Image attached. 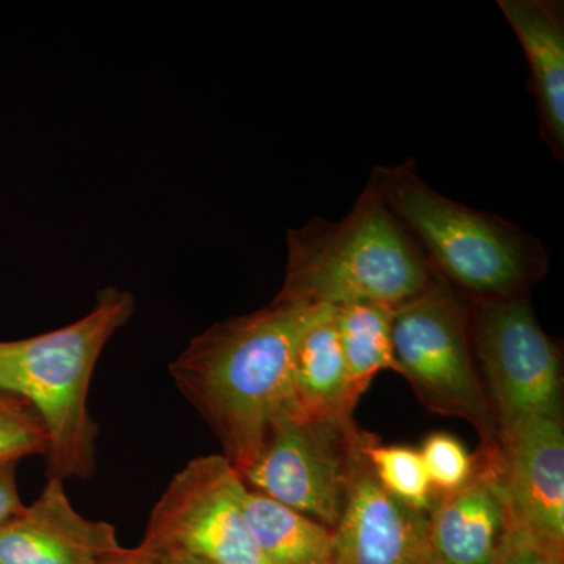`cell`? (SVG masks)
Listing matches in <instances>:
<instances>
[{
  "label": "cell",
  "mask_w": 564,
  "mask_h": 564,
  "mask_svg": "<svg viewBox=\"0 0 564 564\" xmlns=\"http://www.w3.org/2000/svg\"><path fill=\"white\" fill-rule=\"evenodd\" d=\"M328 306L278 302L214 323L169 366L184 399L242 473L273 423L300 413L292 388L296 345Z\"/></svg>",
  "instance_id": "obj_1"
},
{
  "label": "cell",
  "mask_w": 564,
  "mask_h": 564,
  "mask_svg": "<svg viewBox=\"0 0 564 564\" xmlns=\"http://www.w3.org/2000/svg\"><path fill=\"white\" fill-rule=\"evenodd\" d=\"M432 263L367 184L339 221L313 218L288 232V267L278 302L399 307L436 280Z\"/></svg>",
  "instance_id": "obj_2"
},
{
  "label": "cell",
  "mask_w": 564,
  "mask_h": 564,
  "mask_svg": "<svg viewBox=\"0 0 564 564\" xmlns=\"http://www.w3.org/2000/svg\"><path fill=\"white\" fill-rule=\"evenodd\" d=\"M133 311L131 293L104 289L79 321L0 343V391L20 397L39 414L50 443V477L88 480L96 473L98 426L88 411L91 378L107 343Z\"/></svg>",
  "instance_id": "obj_3"
},
{
  "label": "cell",
  "mask_w": 564,
  "mask_h": 564,
  "mask_svg": "<svg viewBox=\"0 0 564 564\" xmlns=\"http://www.w3.org/2000/svg\"><path fill=\"white\" fill-rule=\"evenodd\" d=\"M369 185L421 240L434 272L474 300L521 295L547 273V252L534 237L445 198L421 180L413 161L375 169Z\"/></svg>",
  "instance_id": "obj_4"
},
{
  "label": "cell",
  "mask_w": 564,
  "mask_h": 564,
  "mask_svg": "<svg viewBox=\"0 0 564 564\" xmlns=\"http://www.w3.org/2000/svg\"><path fill=\"white\" fill-rule=\"evenodd\" d=\"M392 345L397 373L432 413L470 423L484 447L499 441L470 347V307L440 274L425 292L397 307Z\"/></svg>",
  "instance_id": "obj_5"
},
{
  "label": "cell",
  "mask_w": 564,
  "mask_h": 564,
  "mask_svg": "<svg viewBox=\"0 0 564 564\" xmlns=\"http://www.w3.org/2000/svg\"><path fill=\"white\" fill-rule=\"evenodd\" d=\"M470 333L499 433L529 417L562 421V352L525 293L474 300Z\"/></svg>",
  "instance_id": "obj_6"
},
{
  "label": "cell",
  "mask_w": 564,
  "mask_h": 564,
  "mask_svg": "<svg viewBox=\"0 0 564 564\" xmlns=\"http://www.w3.org/2000/svg\"><path fill=\"white\" fill-rule=\"evenodd\" d=\"M364 436L352 419L284 415L273 423L240 477L252 491L333 530L362 456Z\"/></svg>",
  "instance_id": "obj_7"
},
{
  "label": "cell",
  "mask_w": 564,
  "mask_h": 564,
  "mask_svg": "<svg viewBox=\"0 0 564 564\" xmlns=\"http://www.w3.org/2000/svg\"><path fill=\"white\" fill-rule=\"evenodd\" d=\"M247 488L225 456L192 459L152 508L140 547L155 556L185 552L223 564H270L248 530Z\"/></svg>",
  "instance_id": "obj_8"
},
{
  "label": "cell",
  "mask_w": 564,
  "mask_h": 564,
  "mask_svg": "<svg viewBox=\"0 0 564 564\" xmlns=\"http://www.w3.org/2000/svg\"><path fill=\"white\" fill-rule=\"evenodd\" d=\"M500 474L516 529L563 556L564 432L560 419L529 417L499 433Z\"/></svg>",
  "instance_id": "obj_9"
},
{
  "label": "cell",
  "mask_w": 564,
  "mask_h": 564,
  "mask_svg": "<svg viewBox=\"0 0 564 564\" xmlns=\"http://www.w3.org/2000/svg\"><path fill=\"white\" fill-rule=\"evenodd\" d=\"M469 484L429 511L432 564H497L516 524L500 474L499 441L477 452Z\"/></svg>",
  "instance_id": "obj_10"
},
{
  "label": "cell",
  "mask_w": 564,
  "mask_h": 564,
  "mask_svg": "<svg viewBox=\"0 0 564 564\" xmlns=\"http://www.w3.org/2000/svg\"><path fill=\"white\" fill-rule=\"evenodd\" d=\"M332 564H432L429 513L386 491L364 452L333 529Z\"/></svg>",
  "instance_id": "obj_11"
},
{
  "label": "cell",
  "mask_w": 564,
  "mask_h": 564,
  "mask_svg": "<svg viewBox=\"0 0 564 564\" xmlns=\"http://www.w3.org/2000/svg\"><path fill=\"white\" fill-rule=\"evenodd\" d=\"M63 484L50 477L39 499L0 527V564H98L124 547L113 525L73 507Z\"/></svg>",
  "instance_id": "obj_12"
},
{
  "label": "cell",
  "mask_w": 564,
  "mask_h": 564,
  "mask_svg": "<svg viewBox=\"0 0 564 564\" xmlns=\"http://www.w3.org/2000/svg\"><path fill=\"white\" fill-rule=\"evenodd\" d=\"M532 76L541 137L556 161L564 155V9L556 0H499Z\"/></svg>",
  "instance_id": "obj_13"
},
{
  "label": "cell",
  "mask_w": 564,
  "mask_h": 564,
  "mask_svg": "<svg viewBox=\"0 0 564 564\" xmlns=\"http://www.w3.org/2000/svg\"><path fill=\"white\" fill-rule=\"evenodd\" d=\"M292 388L300 414L348 421L352 403L347 367L336 325V307H329L304 332L296 345Z\"/></svg>",
  "instance_id": "obj_14"
},
{
  "label": "cell",
  "mask_w": 564,
  "mask_h": 564,
  "mask_svg": "<svg viewBox=\"0 0 564 564\" xmlns=\"http://www.w3.org/2000/svg\"><path fill=\"white\" fill-rule=\"evenodd\" d=\"M245 519L254 544L270 564H332L333 530L247 488Z\"/></svg>",
  "instance_id": "obj_15"
},
{
  "label": "cell",
  "mask_w": 564,
  "mask_h": 564,
  "mask_svg": "<svg viewBox=\"0 0 564 564\" xmlns=\"http://www.w3.org/2000/svg\"><path fill=\"white\" fill-rule=\"evenodd\" d=\"M395 307L356 303L336 307V325L347 367L348 392L358 403L373 378L383 370L397 372L392 323Z\"/></svg>",
  "instance_id": "obj_16"
},
{
  "label": "cell",
  "mask_w": 564,
  "mask_h": 564,
  "mask_svg": "<svg viewBox=\"0 0 564 564\" xmlns=\"http://www.w3.org/2000/svg\"><path fill=\"white\" fill-rule=\"evenodd\" d=\"M362 452L375 478L386 491L414 510L423 513L432 510L436 494L423 466L421 452L403 445L377 443L370 434L364 436Z\"/></svg>",
  "instance_id": "obj_17"
},
{
  "label": "cell",
  "mask_w": 564,
  "mask_h": 564,
  "mask_svg": "<svg viewBox=\"0 0 564 564\" xmlns=\"http://www.w3.org/2000/svg\"><path fill=\"white\" fill-rule=\"evenodd\" d=\"M46 430L35 410L13 393L0 391V464L47 455Z\"/></svg>",
  "instance_id": "obj_18"
},
{
  "label": "cell",
  "mask_w": 564,
  "mask_h": 564,
  "mask_svg": "<svg viewBox=\"0 0 564 564\" xmlns=\"http://www.w3.org/2000/svg\"><path fill=\"white\" fill-rule=\"evenodd\" d=\"M419 452L436 497L458 491L474 477L477 455H470L451 434L433 433Z\"/></svg>",
  "instance_id": "obj_19"
},
{
  "label": "cell",
  "mask_w": 564,
  "mask_h": 564,
  "mask_svg": "<svg viewBox=\"0 0 564 564\" xmlns=\"http://www.w3.org/2000/svg\"><path fill=\"white\" fill-rule=\"evenodd\" d=\"M497 564H563V556L549 551L522 530L514 529Z\"/></svg>",
  "instance_id": "obj_20"
},
{
  "label": "cell",
  "mask_w": 564,
  "mask_h": 564,
  "mask_svg": "<svg viewBox=\"0 0 564 564\" xmlns=\"http://www.w3.org/2000/svg\"><path fill=\"white\" fill-rule=\"evenodd\" d=\"M24 508L17 485V463L0 464V527Z\"/></svg>",
  "instance_id": "obj_21"
},
{
  "label": "cell",
  "mask_w": 564,
  "mask_h": 564,
  "mask_svg": "<svg viewBox=\"0 0 564 564\" xmlns=\"http://www.w3.org/2000/svg\"><path fill=\"white\" fill-rule=\"evenodd\" d=\"M98 564H159V562L158 556L137 545V547L131 549L122 547L120 552L107 556Z\"/></svg>",
  "instance_id": "obj_22"
},
{
  "label": "cell",
  "mask_w": 564,
  "mask_h": 564,
  "mask_svg": "<svg viewBox=\"0 0 564 564\" xmlns=\"http://www.w3.org/2000/svg\"><path fill=\"white\" fill-rule=\"evenodd\" d=\"M159 564H223L204 556L185 554V552H169L158 556Z\"/></svg>",
  "instance_id": "obj_23"
}]
</instances>
